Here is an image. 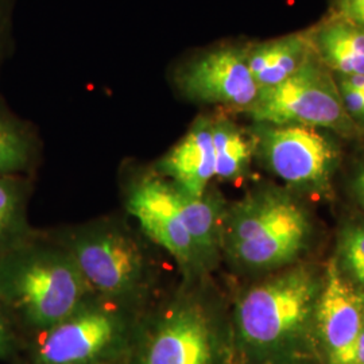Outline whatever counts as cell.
I'll return each mask as SVG.
<instances>
[{
    "label": "cell",
    "instance_id": "obj_1",
    "mask_svg": "<svg viewBox=\"0 0 364 364\" xmlns=\"http://www.w3.org/2000/svg\"><path fill=\"white\" fill-rule=\"evenodd\" d=\"M323 275L281 270L245 290L235 305L234 346L247 364H294L312 353Z\"/></svg>",
    "mask_w": 364,
    "mask_h": 364
},
{
    "label": "cell",
    "instance_id": "obj_2",
    "mask_svg": "<svg viewBox=\"0 0 364 364\" xmlns=\"http://www.w3.org/2000/svg\"><path fill=\"white\" fill-rule=\"evenodd\" d=\"M91 296L76 262L58 240L30 234L0 255V308L33 338Z\"/></svg>",
    "mask_w": 364,
    "mask_h": 364
},
{
    "label": "cell",
    "instance_id": "obj_3",
    "mask_svg": "<svg viewBox=\"0 0 364 364\" xmlns=\"http://www.w3.org/2000/svg\"><path fill=\"white\" fill-rule=\"evenodd\" d=\"M311 234L306 209L285 189L264 185L227 205L221 251L246 272L269 273L294 263Z\"/></svg>",
    "mask_w": 364,
    "mask_h": 364
},
{
    "label": "cell",
    "instance_id": "obj_4",
    "mask_svg": "<svg viewBox=\"0 0 364 364\" xmlns=\"http://www.w3.org/2000/svg\"><path fill=\"white\" fill-rule=\"evenodd\" d=\"M58 242L76 262L93 296L138 308L156 301V266L124 223L92 221L61 235Z\"/></svg>",
    "mask_w": 364,
    "mask_h": 364
},
{
    "label": "cell",
    "instance_id": "obj_5",
    "mask_svg": "<svg viewBox=\"0 0 364 364\" xmlns=\"http://www.w3.org/2000/svg\"><path fill=\"white\" fill-rule=\"evenodd\" d=\"M149 308L91 296L33 338L30 364H126Z\"/></svg>",
    "mask_w": 364,
    "mask_h": 364
},
{
    "label": "cell",
    "instance_id": "obj_6",
    "mask_svg": "<svg viewBox=\"0 0 364 364\" xmlns=\"http://www.w3.org/2000/svg\"><path fill=\"white\" fill-rule=\"evenodd\" d=\"M221 335L208 305L180 289L147 309L126 364H219Z\"/></svg>",
    "mask_w": 364,
    "mask_h": 364
},
{
    "label": "cell",
    "instance_id": "obj_7",
    "mask_svg": "<svg viewBox=\"0 0 364 364\" xmlns=\"http://www.w3.org/2000/svg\"><path fill=\"white\" fill-rule=\"evenodd\" d=\"M246 114L254 123L320 127L344 136L359 131L344 108L332 72L314 54L285 81L260 91Z\"/></svg>",
    "mask_w": 364,
    "mask_h": 364
},
{
    "label": "cell",
    "instance_id": "obj_8",
    "mask_svg": "<svg viewBox=\"0 0 364 364\" xmlns=\"http://www.w3.org/2000/svg\"><path fill=\"white\" fill-rule=\"evenodd\" d=\"M254 156L287 186L309 195L326 196L338 168V144L314 127L254 123L250 131Z\"/></svg>",
    "mask_w": 364,
    "mask_h": 364
},
{
    "label": "cell",
    "instance_id": "obj_9",
    "mask_svg": "<svg viewBox=\"0 0 364 364\" xmlns=\"http://www.w3.org/2000/svg\"><path fill=\"white\" fill-rule=\"evenodd\" d=\"M126 207L144 236L177 262L185 279L204 274L182 218L180 189L174 183L158 174L144 177L131 185Z\"/></svg>",
    "mask_w": 364,
    "mask_h": 364
},
{
    "label": "cell",
    "instance_id": "obj_10",
    "mask_svg": "<svg viewBox=\"0 0 364 364\" xmlns=\"http://www.w3.org/2000/svg\"><path fill=\"white\" fill-rule=\"evenodd\" d=\"M181 92L193 102L223 105L247 112L259 96L246 48L223 46L198 55L182 68L177 77Z\"/></svg>",
    "mask_w": 364,
    "mask_h": 364
},
{
    "label": "cell",
    "instance_id": "obj_11",
    "mask_svg": "<svg viewBox=\"0 0 364 364\" xmlns=\"http://www.w3.org/2000/svg\"><path fill=\"white\" fill-rule=\"evenodd\" d=\"M364 329V293L335 258L328 263L316 306V333L326 364L346 351Z\"/></svg>",
    "mask_w": 364,
    "mask_h": 364
},
{
    "label": "cell",
    "instance_id": "obj_12",
    "mask_svg": "<svg viewBox=\"0 0 364 364\" xmlns=\"http://www.w3.org/2000/svg\"><path fill=\"white\" fill-rule=\"evenodd\" d=\"M156 174L188 196H201L215 178L212 117H198L180 142L156 164Z\"/></svg>",
    "mask_w": 364,
    "mask_h": 364
},
{
    "label": "cell",
    "instance_id": "obj_13",
    "mask_svg": "<svg viewBox=\"0 0 364 364\" xmlns=\"http://www.w3.org/2000/svg\"><path fill=\"white\" fill-rule=\"evenodd\" d=\"M316 58L335 75H364V27L338 15L308 34Z\"/></svg>",
    "mask_w": 364,
    "mask_h": 364
},
{
    "label": "cell",
    "instance_id": "obj_14",
    "mask_svg": "<svg viewBox=\"0 0 364 364\" xmlns=\"http://www.w3.org/2000/svg\"><path fill=\"white\" fill-rule=\"evenodd\" d=\"M181 213L186 230L195 246L203 273H207L220 258L223 243V221L225 201L223 196L208 189L201 196H188L180 191Z\"/></svg>",
    "mask_w": 364,
    "mask_h": 364
},
{
    "label": "cell",
    "instance_id": "obj_15",
    "mask_svg": "<svg viewBox=\"0 0 364 364\" xmlns=\"http://www.w3.org/2000/svg\"><path fill=\"white\" fill-rule=\"evenodd\" d=\"M308 36L291 34L246 48L248 68L260 91L290 77L312 57Z\"/></svg>",
    "mask_w": 364,
    "mask_h": 364
},
{
    "label": "cell",
    "instance_id": "obj_16",
    "mask_svg": "<svg viewBox=\"0 0 364 364\" xmlns=\"http://www.w3.org/2000/svg\"><path fill=\"white\" fill-rule=\"evenodd\" d=\"M212 136L215 149V178L239 182L251 173L254 142L243 129L227 117H212Z\"/></svg>",
    "mask_w": 364,
    "mask_h": 364
},
{
    "label": "cell",
    "instance_id": "obj_17",
    "mask_svg": "<svg viewBox=\"0 0 364 364\" xmlns=\"http://www.w3.org/2000/svg\"><path fill=\"white\" fill-rule=\"evenodd\" d=\"M28 185L21 176L0 177V255L26 239Z\"/></svg>",
    "mask_w": 364,
    "mask_h": 364
},
{
    "label": "cell",
    "instance_id": "obj_18",
    "mask_svg": "<svg viewBox=\"0 0 364 364\" xmlns=\"http://www.w3.org/2000/svg\"><path fill=\"white\" fill-rule=\"evenodd\" d=\"M33 156L34 144L25 124L0 105V177L21 176Z\"/></svg>",
    "mask_w": 364,
    "mask_h": 364
},
{
    "label": "cell",
    "instance_id": "obj_19",
    "mask_svg": "<svg viewBox=\"0 0 364 364\" xmlns=\"http://www.w3.org/2000/svg\"><path fill=\"white\" fill-rule=\"evenodd\" d=\"M338 267L364 293V224L347 225L338 236Z\"/></svg>",
    "mask_w": 364,
    "mask_h": 364
},
{
    "label": "cell",
    "instance_id": "obj_20",
    "mask_svg": "<svg viewBox=\"0 0 364 364\" xmlns=\"http://www.w3.org/2000/svg\"><path fill=\"white\" fill-rule=\"evenodd\" d=\"M335 80L348 117L358 127H364V75H336Z\"/></svg>",
    "mask_w": 364,
    "mask_h": 364
},
{
    "label": "cell",
    "instance_id": "obj_21",
    "mask_svg": "<svg viewBox=\"0 0 364 364\" xmlns=\"http://www.w3.org/2000/svg\"><path fill=\"white\" fill-rule=\"evenodd\" d=\"M16 329L9 314L0 308V360H7L16 355L19 348Z\"/></svg>",
    "mask_w": 364,
    "mask_h": 364
},
{
    "label": "cell",
    "instance_id": "obj_22",
    "mask_svg": "<svg viewBox=\"0 0 364 364\" xmlns=\"http://www.w3.org/2000/svg\"><path fill=\"white\" fill-rule=\"evenodd\" d=\"M329 364H364V329L351 346Z\"/></svg>",
    "mask_w": 364,
    "mask_h": 364
},
{
    "label": "cell",
    "instance_id": "obj_23",
    "mask_svg": "<svg viewBox=\"0 0 364 364\" xmlns=\"http://www.w3.org/2000/svg\"><path fill=\"white\" fill-rule=\"evenodd\" d=\"M338 9L340 15H347L364 9V0H338Z\"/></svg>",
    "mask_w": 364,
    "mask_h": 364
},
{
    "label": "cell",
    "instance_id": "obj_24",
    "mask_svg": "<svg viewBox=\"0 0 364 364\" xmlns=\"http://www.w3.org/2000/svg\"><path fill=\"white\" fill-rule=\"evenodd\" d=\"M353 193H355L358 203L360 204V207L364 209V169L360 170L358 173V176L355 177Z\"/></svg>",
    "mask_w": 364,
    "mask_h": 364
},
{
    "label": "cell",
    "instance_id": "obj_25",
    "mask_svg": "<svg viewBox=\"0 0 364 364\" xmlns=\"http://www.w3.org/2000/svg\"><path fill=\"white\" fill-rule=\"evenodd\" d=\"M341 16H346V18L351 19L352 22L358 23L359 26L364 27V9L358 10V11H353L351 14H347V15H341Z\"/></svg>",
    "mask_w": 364,
    "mask_h": 364
}]
</instances>
